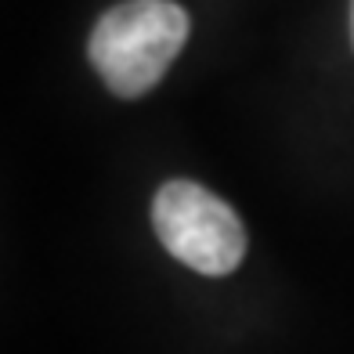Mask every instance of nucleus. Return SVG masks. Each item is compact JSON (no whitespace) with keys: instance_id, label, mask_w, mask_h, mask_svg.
<instances>
[{"instance_id":"1","label":"nucleus","mask_w":354,"mask_h":354,"mask_svg":"<svg viewBox=\"0 0 354 354\" xmlns=\"http://www.w3.org/2000/svg\"><path fill=\"white\" fill-rule=\"evenodd\" d=\"M188 29V11L174 0H123L91 29V66L116 98H141L167 76Z\"/></svg>"},{"instance_id":"2","label":"nucleus","mask_w":354,"mask_h":354,"mask_svg":"<svg viewBox=\"0 0 354 354\" xmlns=\"http://www.w3.org/2000/svg\"><path fill=\"white\" fill-rule=\"evenodd\" d=\"M152 228L174 261L199 275H232L246 257V228L221 196L196 181H167L152 199Z\"/></svg>"},{"instance_id":"3","label":"nucleus","mask_w":354,"mask_h":354,"mask_svg":"<svg viewBox=\"0 0 354 354\" xmlns=\"http://www.w3.org/2000/svg\"><path fill=\"white\" fill-rule=\"evenodd\" d=\"M351 40H354V0H351Z\"/></svg>"}]
</instances>
